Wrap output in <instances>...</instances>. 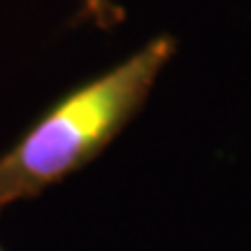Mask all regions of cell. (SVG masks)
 <instances>
[{
    "mask_svg": "<svg viewBox=\"0 0 251 251\" xmlns=\"http://www.w3.org/2000/svg\"><path fill=\"white\" fill-rule=\"evenodd\" d=\"M0 251H5V249H2V247H0Z\"/></svg>",
    "mask_w": 251,
    "mask_h": 251,
    "instance_id": "cell-3",
    "label": "cell"
},
{
    "mask_svg": "<svg viewBox=\"0 0 251 251\" xmlns=\"http://www.w3.org/2000/svg\"><path fill=\"white\" fill-rule=\"evenodd\" d=\"M91 21L93 26L109 30L124 21V9L114 5V0H81V9L77 12L75 24Z\"/></svg>",
    "mask_w": 251,
    "mask_h": 251,
    "instance_id": "cell-2",
    "label": "cell"
},
{
    "mask_svg": "<svg viewBox=\"0 0 251 251\" xmlns=\"http://www.w3.org/2000/svg\"><path fill=\"white\" fill-rule=\"evenodd\" d=\"M175 51L177 40L172 35L153 37L117 68L47 109L0 156V214L96 161L140 114Z\"/></svg>",
    "mask_w": 251,
    "mask_h": 251,
    "instance_id": "cell-1",
    "label": "cell"
}]
</instances>
